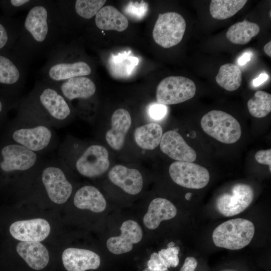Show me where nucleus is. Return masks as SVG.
<instances>
[{"instance_id": "obj_26", "label": "nucleus", "mask_w": 271, "mask_h": 271, "mask_svg": "<svg viewBox=\"0 0 271 271\" xmlns=\"http://www.w3.org/2000/svg\"><path fill=\"white\" fill-rule=\"evenodd\" d=\"M139 62L138 58L131 54V51H125L116 55L111 54L107 63L111 75L116 78H126L135 71Z\"/></svg>"}, {"instance_id": "obj_24", "label": "nucleus", "mask_w": 271, "mask_h": 271, "mask_svg": "<svg viewBox=\"0 0 271 271\" xmlns=\"http://www.w3.org/2000/svg\"><path fill=\"white\" fill-rule=\"evenodd\" d=\"M73 202L79 209H88L95 213L103 211L106 206L103 195L92 186H85L79 189L74 195Z\"/></svg>"}, {"instance_id": "obj_34", "label": "nucleus", "mask_w": 271, "mask_h": 271, "mask_svg": "<svg viewBox=\"0 0 271 271\" xmlns=\"http://www.w3.org/2000/svg\"><path fill=\"white\" fill-rule=\"evenodd\" d=\"M180 249L179 246L168 247L161 249L158 253L168 268L175 267L179 264Z\"/></svg>"}, {"instance_id": "obj_37", "label": "nucleus", "mask_w": 271, "mask_h": 271, "mask_svg": "<svg viewBox=\"0 0 271 271\" xmlns=\"http://www.w3.org/2000/svg\"><path fill=\"white\" fill-rule=\"evenodd\" d=\"M167 113L166 105L159 103H153L148 107L149 116L153 120H160L164 118Z\"/></svg>"}, {"instance_id": "obj_20", "label": "nucleus", "mask_w": 271, "mask_h": 271, "mask_svg": "<svg viewBox=\"0 0 271 271\" xmlns=\"http://www.w3.org/2000/svg\"><path fill=\"white\" fill-rule=\"evenodd\" d=\"M108 177L113 184L129 194H137L142 189L143 177L137 169L117 165L109 171Z\"/></svg>"}, {"instance_id": "obj_15", "label": "nucleus", "mask_w": 271, "mask_h": 271, "mask_svg": "<svg viewBox=\"0 0 271 271\" xmlns=\"http://www.w3.org/2000/svg\"><path fill=\"white\" fill-rule=\"evenodd\" d=\"M51 227L43 218L17 221L10 227V232L15 239L24 242H40L49 235Z\"/></svg>"}, {"instance_id": "obj_46", "label": "nucleus", "mask_w": 271, "mask_h": 271, "mask_svg": "<svg viewBox=\"0 0 271 271\" xmlns=\"http://www.w3.org/2000/svg\"><path fill=\"white\" fill-rule=\"evenodd\" d=\"M3 108V105L2 101L0 100V113L2 112Z\"/></svg>"}, {"instance_id": "obj_31", "label": "nucleus", "mask_w": 271, "mask_h": 271, "mask_svg": "<svg viewBox=\"0 0 271 271\" xmlns=\"http://www.w3.org/2000/svg\"><path fill=\"white\" fill-rule=\"evenodd\" d=\"M22 21L0 19V51L13 47L20 32Z\"/></svg>"}, {"instance_id": "obj_11", "label": "nucleus", "mask_w": 271, "mask_h": 271, "mask_svg": "<svg viewBox=\"0 0 271 271\" xmlns=\"http://www.w3.org/2000/svg\"><path fill=\"white\" fill-rule=\"evenodd\" d=\"M27 64L14 53H0V85L22 90L27 74Z\"/></svg>"}, {"instance_id": "obj_39", "label": "nucleus", "mask_w": 271, "mask_h": 271, "mask_svg": "<svg viewBox=\"0 0 271 271\" xmlns=\"http://www.w3.org/2000/svg\"><path fill=\"white\" fill-rule=\"evenodd\" d=\"M256 161L261 164L267 165L271 171V150H260L257 152L255 155Z\"/></svg>"}, {"instance_id": "obj_35", "label": "nucleus", "mask_w": 271, "mask_h": 271, "mask_svg": "<svg viewBox=\"0 0 271 271\" xmlns=\"http://www.w3.org/2000/svg\"><path fill=\"white\" fill-rule=\"evenodd\" d=\"M148 10V3L144 2L130 1L125 7L124 12L126 15L137 20L143 19Z\"/></svg>"}, {"instance_id": "obj_42", "label": "nucleus", "mask_w": 271, "mask_h": 271, "mask_svg": "<svg viewBox=\"0 0 271 271\" xmlns=\"http://www.w3.org/2000/svg\"><path fill=\"white\" fill-rule=\"evenodd\" d=\"M251 53L246 52L243 54L237 60V63L239 65L243 66L250 60Z\"/></svg>"}, {"instance_id": "obj_21", "label": "nucleus", "mask_w": 271, "mask_h": 271, "mask_svg": "<svg viewBox=\"0 0 271 271\" xmlns=\"http://www.w3.org/2000/svg\"><path fill=\"white\" fill-rule=\"evenodd\" d=\"M131 124V116L126 110L119 108L113 113L111 128L105 135L106 141L111 148L118 151L122 148Z\"/></svg>"}, {"instance_id": "obj_13", "label": "nucleus", "mask_w": 271, "mask_h": 271, "mask_svg": "<svg viewBox=\"0 0 271 271\" xmlns=\"http://www.w3.org/2000/svg\"><path fill=\"white\" fill-rule=\"evenodd\" d=\"M3 160L1 169L5 172L25 171L36 164L37 154L25 147L17 144H10L2 150Z\"/></svg>"}, {"instance_id": "obj_2", "label": "nucleus", "mask_w": 271, "mask_h": 271, "mask_svg": "<svg viewBox=\"0 0 271 271\" xmlns=\"http://www.w3.org/2000/svg\"><path fill=\"white\" fill-rule=\"evenodd\" d=\"M76 54L73 47L65 42L57 46L47 55L46 62L40 70L41 80L56 84L72 78L91 74V65L87 61L77 58Z\"/></svg>"}, {"instance_id": "obj_19", "label": "nucleus", "mask_w": 271, "mask_h": 271, "mask_svg": "<svg viewBox=\"0 0 271 271\" xmlns=\"http://www.w3.org/2000/svg\"><path fill=\"white\" fill-rule=\"evenodd\" d=\"M88 76L76 77L52 85L69 102L75 99L86 100L92 97L96 90L94 82Z\"/></svg>"}, {"instance_id": "obj_3", "label": "nucleus", "mask_w": 271, "mask_h": 271, "mask_svg": "<svg viewBox=\"0 0 271 271\" xmlns=\"http://www.w3.org/2000/svg\"><path fill=\"white\" fill-rule=\"evenodd\" d=\"M38 118H49L54 122H63L71 114L69 102L54 85L42 80L36 84L26 98Z\"/></svg>"}, {"instance_id": "obj_33", "label": "nucleus", "mask_w": 271, "mask_h": 271, "mask_svg": "<svg viewBox=\"0 0 271 271\" xmlns=\"http://www.w3.org/2000/svg\"><path fill=\"white\" fill-rule=\"evenodd\" d=\"M105 2L103 0H76L75 4L81 17L84 20H90L96 15Z\"/></svg>"}, {"instance_id": "obj_28", "label": "nucleus", "mask_w": 271, "mask_h": 271, "mask_svg": "<svg viewBox=\"0 0 271 271\" xmlns=\"http://www.w3.org/2000/svg\"><path fill=\"white\" fill-rule=\"evenodd\" d=\"M260 31V27L256 23L244 20L232 25L226 33L227 38L234 44L244 45Z\"/></svg>"}, {"instance_id": "obj_23", "label": "nucleus", "mask_w": 271, "mask_h": 271, "mask_svg": "<svg viewBox=\"0 0 271 271\" xmlns=\"http://www.w3.org/2000/svg\"><path fill=\"white\" fill-rule=\"evenodd\" d=\"M16 250L19 255L34 269L41 270L49 262L48 251L40 242L21 241L18 243Z\"/></svg>"}, {"instance_id": "obj_18", "label": "nucleus", "mask_w": 271, "mask_h": 271, "mask_svg": "<svg viewBox=\"0 0 271 271\" xmlns=\"http://www.w3.org/2000/svg\"><path fill=\"white\" fill-rule=\"evenodd\" d=\"M63 265L67 271H85L95 269L100 264L99 256L90 250L68 248L62 255Z\"/></svg>"}, {"instance_id": "obj_41", "label": "nucleus", "mask_w": 271, "mask_h": 271, "mask_svg": "<svg viewBox=\"0 0 271 271\" xmlns=\"http://www.w3.org/2000/svg\"><path fill=\"white\" fill-rule=\"evenodd\" d=\"M268 78L267 74L265 73L260 74L258 77L253 80L252 84L254 87L258 86L259 85L264 82Z\"/></svg>"}, {"instance_id": "obj_10", "label": "nucleus", "mask_w": 271, "mask_h": 271, "mask_svg": "<svg viewBox=\"0 0 271 271\" xmlns=\"http://www.w3.org/2000/svg\"><path fill=\"white\" fill-rule=\"evenodd\" d=\"M109 166L107 150L97 145L88 147L75 163L77 171L82 176L89 178L101 176L107 170Z\"/></svg>"}, {"instance_id": "obj_22", "label": "nucleus", "mask_w": 271, "mask_h": 271, "mask_svg": "<svg viewBox=\"0 0 271 271\" xmlns=\"http://www.w3.org/2000/svg\"><path fill=\"white\" fill-rule=\"evenodd\" d=\"M176 214L177 209L172 203L167 199L157 198L150 203L143 222L148 228L153 230L158 227L162 221L171 219Z\"/></svg>"}, {"instance_id": "obj_5", "label": "nucleus", "mask_w": 271, "mask_h": 271, "mask_svg": "<svg viewBox=\"0 0 271 271\" xmlns=\"http://www.w3.org/2000/svg\"><path fill=\"white\" fill-rule=\"evenodd\" d=\"M201 125L207 134L224 144H233L241 135V126L237 119L221 110H213L204 115Z\"/></svg>"}, {"instance_id": "obj_40", "label": "nucleus", "mask_w": 271, "mask_h": 271, "mask_svg": "<svg viewBox=\"0 0 271 271\" xmlns=\"http://www.w3.org/2000/svg\"><path fill=\"white\" fill-rule=\"evenodd\" d=\"M197 261L195 258L189 256L186 258L180 271H194L197 266Z\"/></svg>"}, {"instance_id": "obj_8", "label": "nucleus", "mask_w": 271, "mask_h": 271, "mask_svg": "<svg viewBox=\"0 0 271 271\" xmlns=\"http://www.w3.org/2000/svg\"><path fill=\"white\" fill-rule=\"evenodd\" d=\"M169 172L175 183L189 189L203 188L208 184L210 179L207 169L192 162H175L170 166Z\"/></svg>"}, {"instance_id": "obj_43", "label": "nucleus", "mask_w": 271, "mask_h": 271, "mask_svg": "<svg viewBox=\"0 0 271 271\" xmlns=\"http://www.w3.org/2000/svg\"><path fill=\"white\" fill-rule=\"evenodd\" d=\"M264 52L269 57H271V42L266 43L263 47Z\"/></svg>"}, {"instance_id": "obj_9", "label": "nucleus", "mask_w": 271, "mask_h": 271, "mask_svg": "<svg viewBox=\"0 0 271 271\" xmlns=\"http://www.w3.org/2000/svg\"><path fill=\"white\" fill-rule=\"evenodd\" d=\"M231 192L221 194L216 201L217 211L226 217L234 216L243 212L253 199V190L247 184H236L232 187Z\"/></svg>"}, {"instance_id": "obj_32", "label": "nucleus", "mask_w": 271, "mask_h": 271, "mask_svg": "<svg viewBox=\"0 0 271 271\" xmlns=\"http://www.w3.org/2000/svg\"><path fill=\"white\" fill-rule=\"evenodd\" d=\"M250 114L256 118L266 116L271 111V95L262 90H258L247 102Z\"/></svg>"}, {"instance_id": "obj_38", "label": "nucleus", "mask_w": 271, "mask_h": 271, "mask_svg": "<svg viewBox=\"0 0 271 271\" xmlns=\"http://www.w3.org/2000/svg\"><path fill=\"white\" fill-rule=\"evenodd\" d=\"M143 271H169V269L158 253L154 252L147 262V267Z\"/></svg>"}, {"instance_id": "obj_4", "label": "nucleus", "mask_w": 271, "mask_h": 271, "mask_svg": "<svg viewBox=\"0 0 271 271\" xmlns=\"http://www.w3.org/2000/svg\"><path fill=\"white\" fill-rule=\"evenodd\" d=\"M254 226L250 220L235 218L219 225L213 231L215 245L230 250H238L247 246L254 234Z\"/></svg>"}, {"instance_id": "obj_29", "label": "nucleus", "mask_w": 271, "mask_h": 271, "mask_svg": "<svg viewBox=\"0 0 271 271\" xmlns=\"http://www.w3.org/2000/svg\"><path fill=\"white\" fill-rule=\"evenodd\" d=\"M215 79L222 88L227 91H234L241 85V71L237 65L226 63L220 66Z\"/></svg>"}, {"instance_id": "obj_12", "label": "nucleus", "mask_w": 271, "mask_h": 271, "mask_svg": "<svg viewBox=\"0 0 271 271\" xmlns=\"http://www.w3.org/2000/svg\"><path fill=\"white\" fill-rule=\"evenodd\" d=\"M41 179L49 198L55 203L63 204L70 197L72 186L59 167H46L42 172Z\"/></svg>"}, {"instance_id": "obj_17", "label": "nucleus", "mask_w": 271, "mask_h": 271, "mask_svg": "<svg viewBox=\"0 0 271 271\" xmlns=\"http://www.w3.org/2000/svg\"><path fill=\"white\" fill-rule=\"evenodd\" d=\"M160 147L164 153L177 161L193 162L197 157L195 151L174 130H169L163 135Z\"/></svg>"}, {"instance_id": "obj_27", "label": "nucleus", "mask_w": 271, "mask_h": 271, "mask_svg": "<svg viewBox=\"0 0 271 271\" xmlns=\"http://www.w3.org/2000/svg\"><path fill=\"white\" fill-rule=\"evenodd\" d=\"M162 136V128L156 123H150L137 127L134 132L137 144L146 150H151L157 148Z\"/></svg>"}, {"instance_id": "obj_30", "label": "nucleus", "mask_w": 271, "mask_h": 271, "mask_svg": "<svg viewBox=\"0 0 271 271\" xmlns=\"http://www.w3.org/2000/svg\"><path fill=\"white\" fill-rule=\"evenodd\" d=\"M246 0H212L209 10L211 16L217 20H225L229 18L246 4Z\"/></svg>"}, {"instance_id": "obj_45", "label": "nucleus", "mask_w": 271, "mask_h": 271, "mask_svg": "<svg viewBox=\"0 0 271 271\" xmlns=\"http://www.w3.org/2000/svg\"><path fill=\"white\" fill-rule=\"evenodd\" d=\"M175 245V243L173 241L170 242L168 244V247H173Z\"/></svg>"}, {"instance_id": "obj_14", "label": "nucleus", "mask_w": 271, "mask_h": 271, "mask_svg": "<svg viewBox=\"0 0 271 271\" xmlns=\"http://www.w3.org/2000/svg\"><path fill=\"white\" fill-rule=\"evenodd\" d=\"M52 137L51 129L43 124L22 127L13 133V139L17 144L35 153L46 149L50 145Z\"/></svg>"}, {"instance_id": "obj_7", "label": "nucleus", "mask_w": 271, "mask_h": 271, "mask_svg": "<svg viewBox=\"0 0 271 271\" xmlns=\"http://www.w3.org/2000/svg\"><path fill=\"white\" fill-rule=\"evenodd\" d=\"M196 91V85L190 79L183 76H169L158 84L157 100L164 105L178 104L193 98Z\"/></svg>"}, {"instance_id": "obj_47", "label": "nucleus", "mask_w": 271, "mask_h": 271, "mask_svg": "<svg viewBox=\"0 0 271 271\" xmlns=\"http://www.w3.org/2000/svg\"><path fill=\"white\" fill-rule=\"evenodd\" d=\"M222 271H235V270H222Z\"/></svg>"}, {"instance_id": "obj_25", "label": "nucleus", "mask_w": 271, "mask_h": 271, "mask_svg": "<svg viewBox=\"0 0 271 271\" xmlns=\"http://www.w3.org/2000/svg\"><path fill=\"white\" fill-rule=\"evenodd\" d=\"M95 25L101 30H115L122 32L128 25L126 17L111 6L103 7L96 14Z\"/></svg>"}, {"instance_id": "obj_1", "label": "nucleus", "mask_w": 271, "mask_h": 271, "mask_svg": "<svg viewBox=\"0 0 271 271\" xmlns=\"http://www.w3.org/2000/svg\"><path fill=\"white\" fill-rule=\"evenodd\" d=\"M68 32L54 0H38L22 20L14 53L29 65L65 42Z\"/></svg>"}, {"instance_id": "obj_44", "label": "nucleus", "mask_w": 271, "mask_h": 271, "mask_svg": "<svg viewBox=\"0 0 271 271\" xmlns=\"http://www.w3.org/2000/svg\"><path fill=\"white\" fill-rule=\"evenodd\" d=\"M191 195H192V194L190 192L189 193H187L186 195H185V199L187 200H190L191 197Z\"/></svg>"}, {"instance_id": "obj_16", "label": "nucleus", "mask_w": 271, "mask_h": 271, "mask_svg": "<svg viewBox=\"0 0 271 271\" xmlns=\"http://www.w3.org/2000/svg\"><path fill=\"white\" fill-rule=\"evenodd\" d=\"M119 236L111 237L106 242L108 249L112 253L120 254L130 251L133 244L139 242L143 237V231L136 221L131 220L123 222L120 227Z\"/></svg>"}, {"instance_id": "obj_6", "label": "nucleus", "mask_w": 271, "mask_h": 271, "mask_svg": "<svg viewBox=\"0 0 271 271\" xmlns=\"http://www.w3.org/2000/svg\"><path fill=\"white\" fill-rule=\"evenodd\" d=\"M186 27L185 20L180 14L176 12L160 14L154 27L153 39L160 46L171 48L181 41Z\"/></svg>"}, {"instance_id": "obj_36", "label": "nucleus", "mask_w": 271, "mask_h": 271, "mask_svg": "<svg viewBox=\"0 0 271 271\" xmlns=\"http://www.w3.org/2000/svg\"><path fill=\"white\" fill-rule=\"evenodd\" d=\"M38 0H10L3 2L4 7L9 14H14L19 11H28Z\"/></svg>"}]
</instances>
